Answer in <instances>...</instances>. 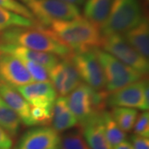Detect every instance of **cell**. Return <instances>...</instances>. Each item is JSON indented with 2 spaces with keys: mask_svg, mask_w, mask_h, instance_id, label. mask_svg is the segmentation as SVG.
<instances>
[{
  "mask_svg": "<svg viewBox=\"0 0 149 149\" xmlns=\"http://www.w3.org/2000/svg\"><path fill=\"white\" fill-rule=\"evenodd\" d=\"M60 149H90L85 142L81 129H74L61 137Z\"/></svg>",
  "mask_w": 149,
  "mask_h": 149,
  "instance_id": "23",
  "label": "cell"
},
{
  "mask_svg": "<svg viewBox=\"0 0 149 149\" xmlns=\"http://www.w3.org/2000/svg\"><path fill=\"white\" fill-rule=\"evenodd\" d=\"M20 1H21V2H22V3H23L24 4L27 5V4H28V3H29V2H30L31 0H20Z\"/></svg>",
  "mask_w": 149,
  "mask_h": 149,
  "instance_id": "32",
  "label": "cell"
},
{
  "mask_svg": "<svg viewBox=\"0 0 149 149\" xmlns=\"http://www.w3.org/2000/svg\"><path fill=\"white\" fill-rule=\"evenodd\" d=\"M131 142L133 149H149L148 138H144L134 134L131 137Z\"/></svg>",
  "mask_w": 149,
  "mask_h": 149,
  "instance_id": "28",
  "label": "cell"
},
{
  "mask_svg": "<svg viewBox=\"0 0 149 149\" xmlns=\"http://www.w3.org/2000/svg\"><path fill=\"white\" fill-rule=\"evenodd\" d=\"M147 81L143 79L122 89L109 93L106 104L113 108L123 107L148 111L149 105L144 100V87Z\"/></svg>",
  "mask_w": 149,
  "mask_h": 149,
  "instance_id": "9",
  "label": "cell"
},
{
  "mask_svg": "<svg viewBox=\"0 0 149 149\" xmlns=\"http://www.w3.org/2000/svg\"><path fill=\"white\" fill-rule=\"evenodd\" d=\"M52 128L58 133L70 130L78 123L74 115L70 109L66 98L61 96L56 98L52 110Z\"/></svg>",
  "mask_w": 149,
  "mask_h": 149,
  "instance_id": "16",
  "label": "cell"
},
{
  "mask_svg": "<svg viewBox=\"0 0 149 149\" xmlns=\"http://www.w3.org/2000/svg\"><path fill=\"white\" fill-rule=\"evenodd\" d=\"M100 47L103 51L144 76L148 73V59L140 55L126 41L123 34H112L102 37Z\"/></svg>",
  "mask_w": 149,
  "mask_h": 149,
  "instance_id": "7",
  "label": "cell"
},
{
  "mask_svg": "<svg viewBox=\"0 0 149 149\" xmlns=\"http://www.w3.org/2000/svg\"><path fill=\"white\" fill-rule=\"evenodd\" d=\"M11 27H35L44 28L37 21L13 13L0 7V31Z\"/></svg>",
  "mask_w": 149,
  "mask_h": 149,
  "instance_id": "20",
  "label": "cell"
},
{
  "mask_svg": "<svg viewBox=\"0 0 149 149\" xmlns=\"http://www.w3.org/2000/svg\"><path fill=\"white\" fill-rule=\"evenodd\" d=\"M52 110L41 107L31 106L32 126H47L52 122Z\"/></svg>",
  "mask_w": 149,
  "mask_h": 149,
  "instance_id": "25",
  "label": "cell"
},
{
  "mask_svg": "<svg viewBox=\"0 0 149 149\" xmlns=\"http://www.w3.org/2000/svg\"><path fill=\"white\" fill-rule=\"evenodd\" d=\"M0 149H13L11 136L0 126Z\"/></svg>",
  "mask_w": 149,
  "mask_h": 149,
  "instance_id": "29",
  "label": "cell"
},
{
  "mask_svg": "<svg viewBox=\"0 0 149 149\" xmlns=\"http://www.w3.org/2000/svg\"><path fill=\"white\" fill-rule=\"evenodd\" d=\"M0 7L9 10L13 13H17L19 15L25 17L33 21H37L32 13V12L27 8L26 6L22 4L17 0H0ZM40 24V23H39Z\"/></svg>",
  "mask_w": 149,
  "mask_h": 149,
  "instance_id": "26",
  "label": "cell"
},
{
  "mask_svg": "<svg viewBox=\"0 0 149 149\" xmlns=\"http://www.w3.org/2000/svg\"><path fill=\"white\" fill-rule=\"evenodd\" d=\"M48 74L54 89L61 96L68 95L81 83L80 75L68 57L59 61Z\"/></svg>",
  "mask_w": 149,
  "mask_h": 149,
  "instance_id": "11",
  "label": "cell"
},
{
  "mask_svg": "<svg viewBox=\"0 0 149 149\" xmlns=\"http://www.w3.org/2000/svg\"><path fill=\"white\" fill-rule=\"evenodd\" d=\"M60 1H62V2H65V3H71V4L78 6L83 4L86 0H60Z\"/></svg>",
  "mask_w": 149,
  "mask_h": 149,
  "instance_id": "31",
  "label": "cell"
},
{
  "mask_svg": "<svg viewBox=\"0 0 149 149\" xmlns=\"http://www.w3.org/2000/svg\"><path fill=\"white\" fill-rule=\"evenodd\" d=\"M143 17L139 0H113L109 16L101 27L102 37L124 34Z\"/></svg>",
  "mask_w": 149,
  "mask_h": 149,
  "instance_id": "4",
  "label": "cell"
},
{
  "mask_svg": "<svg viewBox=\"0 0 149 149\" xmlns=\"http://www.w3.org/2000/svg\"><path fill=\"white\" fill-rule=\"evenodd\" d=\"M27 8L43 27L52 21H69L80 17L78 6L60 0H31Z\"/></svg>",
  "mask_w": 149,
  "mask_h": 149,
  "instance_id": "6",
  "label": "cell"
},
{
  "mask_svg": "<svg viewBox=\"0 0 149 149\" xmlns=\"http://www.w3.org/2000/svg\"><path fill=\"white\" fill-rule=\"evenodd\" d=\"M61 136L53 128L41 126L22 135L14 149H60Z\"/></svg>",
  "mask_w": 149,
  "mask_h": 149,
  "instance_id": "10",
  "label": "cell"
},
{
  "mask_svg": "<svg viewBox=\"0 0 149 149\" xmlns=\"http://www.w3.org/2000/svg\"><path fill=\"white\" fill-rule=\"evenodd\" d=\"M35 82H51L47 70L41 65L27 60H20Z\"/></svg>",
  "mask_w": 149,
  "mask_h": 149,
  "instance_id": "24",
  "label": "cell"
},
{
  "mask_svg": "<svg viewBox=\"0 0 149 149\" xmlns=\"http://www.w3.org/2000/svg\"><path fill=\"white\" fill-rule=\"evenodd\" d=\"M0 97L16 113L26 126H32L31 105L16 88L0 81Z\"/></svg>",
  "mask_w": 149,
  "mask_h": 149,
  "instance_id": "15",
  "label": "cell"
},
{
  "mask_svg": "<svg viewBox=\"0 0 149 149\" xmlns=\"http://www.w3.org/2000/svg\"><path fill=\"white\" fill-rule=\"evenodd\" d=\"M133 132L135 135L148 138L149 137V113L143 111L140 113L133 125Z\"/></svg>",
  "mask_w": 149,
  "mask_h": 149,
  "instance_id": "27",
  "label": "cell"
},
{
  "mask_svg": "<svg viewBox=\"0 0 149 149\" xmlns=\"http://www.w3.org/2000/svg\"><path fill=\"white\" fill-rule=\"evenodd\" d=\"M126 41L146 59L149 56V27L143 17L137 26L123 34Z\"/></svg>",
  "mask_w": 149,
  "mask_h": 149,
  "instance_id": "17",
  "label": "cell"
},
{
  "mask_svg": "<svg viewBox=\"0 0 149 149\" xmlns=\"http://www.w3.org/2000/svg\"><path fill=\"white\" fill-rule=\"evenodd\" d=\"M94 51L101 65L105 78V91L109 93L122 89L145 77L101 49L95 48Z\"/></svg>",
  "mask_w": 149,
  "mask_h": 149,
  "instance_id": "5",
  "label": "cell"
},
{
  "mask_svg": "<svg viewBox=\"0 0 149 149\" xmlns=\"http://www.w3.org/2000/svg\"><path fill=\"white\" fill-rule=\"evenodd\" d=\"M102 118L106 139L112 148L126 140V134L114 121L111 113L107 110L102 112Z\"/></svg>",
  "mask_w": 149,
  "mask_h": 149,
  "instance_id": "21",
  "label": "cell"
},
{
  "mask_svg": "<svg viewBox=\"0 0 149 149\" xmlns=\"http://www.w3.org/2000/svg\"><path fill=\"white\" fill-rule=\"evenodd\" d=\"M0 126L11 136L15 138L21 128V119L15 112L0 97Z\"/></svg>",
  "mask_w": 149,
  "mask_h": 149,
  "instance_id": "19",
  "label": "cell"
},
{
  "mask_svg": "<svg viewBox=\"0 0 149 149\" xmlns=\"http://www.w3.org/2000/svg\"><path fill=\"white\" fill-rule=\"evenodd\" d=\"M48 27V31L72 52L100 47L102 34L100 28L81 16L69 21H52Z\"/></svg>",
  "mask_w": 149,
  "mask_h": 149,
  "instance_id": "1",
  "label": "cell"
},
{
  "mask_svg": "<svg viewBox=\"0 0 149 149\" xmlns=\"http://www.w3.org/2000/svg\"><path fill=\"white\" fill-rule=\"evenodd\" d=\"M31 106L52 109L57 93L51 82H32L16 88Z\"/></svg>",
  "mask_w": 149,
  "mask_h": 149,
  "instance_id": "13",
  "label": "cell"
},
{
  "mask_svg": "<svg viewBox=\"0 0 149 149\" xmlns=\"http://www.w3.org/2000/svg\"><path fill=\"white\" fill-rule=\"evenodd\" d=\"M109 92L105 90L95 91L81 82L66 98L70 109L80 125L93 115L105 110Z\"/></svg>",
  "mask_w": 149,
  "mask_h": 149,
  "instance_id": "3",
  "label": "cell"
},
{
  "mask_svg": "<svg viewBox=\"0 0 149 149\" xmlns=\"http://www.w3.org/2000/svg\"><path fill=\"white\" fill-rule=\"evenodd\" d=\"M113 149H133V148L131 143L125 140V141H123V142L121 143L118 144L117 146H115V147H114Z\"/></svg>",
  "mask_w": 149,
  "mask_h": 149,
  "instance_id": "30",
  "label": "cell"
},
{
  "mask_svg": "<svg viewBox=\"0 0 149 149\" xmlns=\"http://www.w3.org/2000/svg\"><path fill=\"white\" fill-rule=\"evenodd\" d=\"M102 112L93 115L80 125L83 137L90 149H113L106 139Z\"/></svg>",
  "mask_w": 149,
  "mask_h": 149,
  "instance_id": "14",
  "label": "cell"
},
{
  "mask_svg": "<svg viewBox=\"0 0 149 149\" xmlns=\"http://www.w3.org/2000/svg\"><path fill=\"white\" fill-rule=\"evenodd\" d=\"M69 60L80 75V80L95 91L105 89L104 71L94 49L82 52H72Z\"/></svg>",
  "mask_w": 149,
  "mask_h": 149,
  "instance_id": "8",
  "label": "cell"
},
{
  "mask_svg": "<svg viewBox=\"0 0 149 149\" xmlns=\"http://www.w3.org/2000/svg\"><path fill=\"white\" fill-rule=\"evenodd\" d=\"M113 2V0H86L84 6L85 18L101 29L109 16Z\"/></svg>",
  "mask_w": 149,
  "mask_h": 149,
  "instance_id": "18",
  "label": "cell"
},
{
  "mask_svg": "<svg viewBox=\"0 0 149 149\" xmlns=\"http://www.w3.org/2000/svg\"><path fill=\"white\" fill-rule=\"evenodd\" d=\"M0 81L14 88L34 82L21 61L5 53H0Z\"/></svg>",
  "mask_w": 149,
  "mask_h": 149,
  "instance_id": "12",
  "label": "cell"
},
{
  "mask_svg": "<svg viewBox=\"0 0 149 149\" xmlns=\"http://www.w3.org/2000/svg\"><path fill=\"white\" fill-rule=\"evenodd\" d=\"M0 42L14 44L30 50L51 53L67 58L72 51L65 47L45 28L11 27L0 31Z\"/></svg>",
  "mask_w": 149,
  "mask_h": 149,
  "instance_id": "2",
  "label": "cell"
},
{
  "mask_svg": "<svg viewBox=\"0 0 149 149\" xmlns=\"http://www.w3.org/2000/svg\"><path fill=\"white\" fill-rule=\"evenodd\" d=\"M114 121L123 132H129L133 128L135 121L139 116V112L135 109L114 107L110 113Z\"/></svg>",
  "mask_w": 149,
  "mask_h": 149,
  "instance_id": "22",
  "label": "cell"
}]
</instances>
